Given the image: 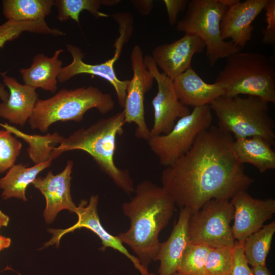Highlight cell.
I'll return each mask as SVG.
<instances>
[{
    "mask_svg": "<svg viewBox=\"0 0 275 275\" xmlns=\"http://www.w3.org/2000/svg\"><path fill=\"white\" fill-rule=\"evenodd\" d=\"M235 139L212 125L201 132L193 146L161 175L162 187L181 209L191 213L212 199L230 200L246 190L253 179L235 153Z\"/></svg>",
    "mask_w": 275,
    "mask_h": 275,
    "instance_id": "1",
    "label": "cell"
},
{
    "mask_svg": "<svg viewBox=\"0 0 275 275\" xmlns=\"http://www.w3.org/2000/svg\"><path fill=\"white\" fill-rule=\"evenodd\" d=\"M134 192L133 197L122 206L123 213L130 221L129 228L117 236L148 269L159 249V234L168 225L176 205L162 186L149 180L141 182Z\"/></svg>",
    "mask_w": 275,
    "mask_h": 275,
    "instance_id": "2",
    "label": "cell"
},
{
    "mask_svg": "<svg viewBox=\"0 0 275 275\" xmlns=\"http://www.w3.org/2000/svg\"><path fill=\"white\" fill-rule=\"evenodd\" d=\"M126 123L123 111L107 118L101 119L87 128H80L64 138L51 154L52 160L70 150H82L89 154L100 169L124 193L134 191L129 171L121 169L115 163L114 154L117 136L123 133Z\"/></svg>",
    "mask_w": 275,
    "mask_h": 275,
    "instance_id": "3",
    "label": "cell"
},
{
    "mask_svg": "<svg viewBox=\"0 0 275 275\" xmlns=\"http://www.w3.org/2000/svg\"><path fill=\"white\" fill-rule=\"evenodd\" d=\"M215 82L223 88V96H254L275 103L274 66L261 53L240 51L229 56Z\"/></svg>",
    "mask_w": 275,
    "mask_h": 275,
    "instance_id": "4",
    "label": "cell"
},
{
    "mask_svg": "<svg viewBox=\"0 0 275 275\" xmlns=\"http://www.w3.org/2000/svg\"><path fill=\"white\" fill-rule=\"evenodd\" d=\"M115 106L111 94L104 93L97 87L64 89L50 98L38 99L28 122L32 130L44 133L57 122H79L90 109L96 108L104 115L112 111Z\"/></svg>",
    "mask_w": 275,
    "mask_h": 275,
    "instance_id": "5",
    "label": "cell"
},
{
    "mask_svg": "<svg viewBox=\"0 0 275 275\" xmlns=\"http://www.w3.org/2000/svg\"><path fill=\"white\" fill-rule=\"evenodd\" d=\"M268 102L254 96H220L209 105L217 117L218 127L235 139L261 137L274 144L275 123Z\"/></svg>",
    "mask_w": 275,
    "mask_h": 275,
    "instance_id": "6",
    "label": "cell"
},
{
    "mask_svg": "<svg viewBox=\"0 0 275 275\" xmlns=\"http://www.w3.org/2000/svg\"><path fill=\"white\" fill-rule=\"evenodd\" d=\"M227 9L222 0L188 1L184 16L176 23L177 31L195 35L202 40L211 66L241 50L231 41L222 38L221 22Z\"/></svg>",
    "mask_w": 275,
    "mask_h": 275,
    "instance_id": "7",
    "label": "cell"
},
{
    "mask_svg": "<svg viewBox=\"0 0 275 275\" xmlns=\"http://www.w3.org/2000/svg\"><path fill=\"white\" fill-rule=\"evenodd\" d=\"M212 111L209 105L196 107L175 123L168 133L150 136L147 143L161 165L172 166L187 152L199 134L212 126Z\"/></svg>",
    "mask_w": 275,
    "mask_h": 275,
    "instance_id": "8",
    "label": "cell"
},
{
    "mask_svg": "<svg viewBox=\"0 0 275 275\" xmlns=\"http://www.w3.org/2000/svg\"><path fill=\"white\" fill-rule=\"evenodd\" d=\"M234 208L229 200L212 199L196 212L191 213L188 222L189 243L210 248L233 247L235 240L231 222Z\"/></svg>",
    "mask_w": 275,
    "mask_h": 275,
    "instance_id": "9",
    "label": "cell"
},
{
    "mask_svg": "<svg viewBox=\"0 0 275 275\" xmlns=\"http://www.w3.org/2000/svg\"><path fill=\"white\" fill-rule=\"evenodd\" d=\"M133 76L126 89L124 107L126 123H134L136 125L135 136L136 138L147 141L150 136L145 117V95L152 87L154 77L146 68L141 47L135 45L130 54Z\"/></svg>",
    "mask_w": 275,
    "mask_h": 275,
    "instance_id": "10",
    "label": "cell"
},
{
    "mask_svg": "<svg viewBox=\"0 0 275 275\" xmlns=\"http://www.w3.org/2000/svg\"><path fill=\"white\" fill-rule=\"evenodd\" d=\"M144 61L146 68L156 80L158 89L152 100L154 119L150 136L165 134L172 130L177 119L188 115L190 111L187 106L180 102L173 80L159 72L152 57L145 56Z\"/></svg>",
    "mask_w": 275,
    "mask_h": 275,
    "instance_id": "11",
    "label": "cell"
},
{
    "mask_svg": "<svg viewBox=\"0 0 275 275\" xmlns=\"http://www.w3.org/2000/svg\"><path fill=\"white\" fill-rule=\"evenodd\" d=\"M98 201V195L92 196L88 203L86 200H82L79 205L77 206L75 212L78 216L77 222L67 229H48V231L52 234V236L48 242L45 243L43 248L54 244L58 246L61 238L65 234L73 232L77 229L85 228L90 230L98 236L102 244L101 249L105 250L107 248H111L117 250L131 261L141 274L149 272L148 269L142 266L138 258L128 251L117 236L111 234L103 227L97 212Z\"/></svg>",
    "mask_w": 275,
    "mask_h": 275,
    "instance_id": "12",
    "label": "cell"
},
{
    "mask_svg": "<svg viewBox=\"0 0 275 275\" xmlns=\"http://www.w3.org/2000/svg\"><path fill=\"white\" fill-rule=\"evenodd\" d=\"M230 201L234 208L232 233L239 242L261 229L275 213L274 199L254 198L246 191L238 193Z\"/></svg>",
    "mask_w": 275,
    "mask_h": 275,
    "instance_id": "13",
    "label": "cell"
},
{
    "mask_svg": "<svg viewBox=\"0 0 275 275\" xmlns=\"http://www.w3.org/2000/svg\"><path fill=\"white\" fill-rule=\"evenodd\" d=\"M73 162L68 160L64 169L54 175L51 170L44 177H37L32 182L44 196L46 207L43 216L48 224H51L62 210L75 213L77 206L72 201L71 193V173Z\"/></svg>",
    "mask_w": 275,
    "mask_h": 275,
    "instance_id": "14",
    "label": "cell"
},
{
    "mask_svg": "<svg viewBox=\"0 0 275 275\" xmlns=\"http://www.w3.org/2000/svg\"><path fill=\"white\" fill-rule=\"evenodd\" d=\"M66 47L72 57V62L62 67L58 76V81L64 82L80 74H90L99 76L112 85L116 91L119 105L124 108L129 80L119 79L114 70V64L119 59L123 48L115 46L113 58L102 63L90 64L83 61L85 54L78 47L70 44H67Z\"/></svg>",
    "mask_w": 275,
    "mask_h": 275,
    "instance_id": "15",
    "label": "cell"
},
{
    "mask_svg": "<svg viewBox=\"0 0 275 275\" xmlns=\"http://www.w3.org/2000/svg\"><path fill=\"white\" fill-rule=\"evenodd\" d=\"M205 48L198 36L184 34L181 38L170 43L156 46L152 58L163 73L173 80L191 66L193 56L202 52Z\"/></svg>",
    "mask_w": 275,
    "mask_h": 275,
    "instance_id": "16",
    "label": "cell"
},
{
    "mask_svg": "<svg viewBox=\"0 0 275 275\" xmlns=\"http://www.w3.org/2000/svg\"><path fill=\"white\" fill-rule=\"evenodd\" d=\"M267 0H238L229 6L221 22L222 38L230 39L235 45L244 48L254 30L252 23L264 10Z\"/></svg>",
    "mask_w": 275,
    "mask_h": 275,
    "instance_id": "17",
    "label": "cell"
},
{
    "mask_svg": "<svg viewBox=\"0 0 275 275\" xmlns=\"http://www.w3.org/2000/svg\"><path fill=\"white\" fill-rule=\"evenodd\" d=\"M6 73L1 74L5 86L9 90V97L6 101L0 103V117L23 127L33 113L38 94L35 89L20 84Z\"/></svg>",
    "mask_w": 275,
    "mask_h": 275,
    "instance_id": "18",
    "label": "cell"
},
{
    "mask_svg": "<svg viewBox=\"0 0 275 275\" xmlns=\"http://www.w3.org/2000/svg\"><path fill=\"white\" fill-rule=\"evenodd\" d=\"M173 86L180 102L194 107L210 105L224 94L222 86L217 83L204 81L190 67L173 80Z\"/></svg>",
    "mask_w": 275,
    "mask_h": 275,
    "instance_id": "19",
    "label": "cell"
},
{
    "mask_svg": "<svg viewBox=\"0 0 275 275\" xmlns=\"http://www.w3.org/2000/svg\"><path fill=\"white\" fill-rule=\"evenodd\" d=\"M191 212L181 209L178 219L169 238L160 243L155 261H159V275H172L177 272L185 250L189 244L188 222Z\"/></svg>",
    "mask_w": 275,
    "mask_h": 275,
    "instance_id": "20",
    "label": "cell"
},
{
    "mask_svg": "<svg viewBox=\"0 0 275 275\" xmlns=\"http://www.w3.org/2000/svg\"><path fill=\"white\" fill-rule=\"evenodd\" d=\"M64 51L56 50L51 57L43 53L36 55L31 66L19 70L24 84L36 89L55 93L57 90L58 76L62 68L60 54Z\"/></svg>",
    "mask_w": 275,
    "mask_h": 275,
    "instance_id": "21",
    "label": "cell"
},
{
    "mask_svg": "<svg viewBox=\"0 0 275 275\" xmlns=\"http://www.w3.org/2000/svg\"><path fill=\"white\" fill-rule=\"evenodd\" d=\"M270 144L259 136L235 139L233 148L239 162L250 163L260 173L275 169V152Z\"/></svg>",
    "mask_w": 275,
    "mask_h": 275,
    "instance_id": "22",
    "label": "cell"
},
{
    "mask_svg": "<svg viewBox=\"0 0 275 275\" xmlns=\"http://www.w3.org/2000/svg\"><path fill=\"white\" fill-rule=\"evenodd\" d=\"M52 160L27 167L22 164H14L8 170L6 175L0 179V189L3 190L2 198L8 200L15 198L26 201L25 191L41 171L49 167Z\"/></svg>",
    "mask_w": 275,
    "mask_h": 275,
    "instance_id": "23",
    "label": "cell"
},
{
    "mask_svg": "<svg viewBox=\"0 0 275 275\" xmlns=\"http://www.w3.org/2000/svg\"><path fill=\"white\" fill-rule=\"evenodd\" d=\"M53 6V0H4L3 11L8 20L34 21L45 19Z\"/></svg>",
    "mask_w": 275,
    "mask_h": 275,
    "instance_id": "24",
    "label": "cell"
},
{
    "mask_svg": "<svg viewBox=\"0 0 275 275\" xmlns=\"http://www.w3.org/2000/svg\"><path fill=\"white\" fill-rule=\"evenodd\" d=\"M275 233V221L264 225L250 235L243 242V249L245 259L252 267L265 266L273 236Z\"/></svg>",
    "mask_w": 275,
    "mask_h": 275,
    "instance_id": "25",
    "label": "cell"
},
{
    "mask_svg": "<svg viewBox=\"0 0 275 275\" xmlns=\"http://www.w3.org/2000/svg\"><path fill=\"white\" fill-rule=\"evenodd\" d=\"M24 31L36 33L62 36L63 33L57 29L50 28L45 19L34 21H15L8 20L0 25V48L5 43L17 38ZM9 93L5 89V85L0 83V99L2 102L6 101Z\"/></svg>",
    "mask_w": 275,
    "mask_h": 275,
    "instance_id": "26",
    "label": "cell"
},
{
    "mask_svg": "<svg viewBox=\"0 0 275 275\" xmlns=\"http://www.w3.org/2000/svg\"><path fill=\"white\" fill-rule=\"evenodd\" d=\"M103 0H56L57 7V18L61 22L69 19L79 24V15L83 11H87L96 18L108 17L110 15L99 11Z\"/></svg>",
    "mask_w": 275,
    "mask_h": 275,
    "instance_id": "27",
    "label": "cell"
},
{
    "mask_svg": "<svg viewBox=\"0 0 275 275\" xmlns=\"http://www.w3.org/2000/svg\"><path fill=\"white\" fill-rule=\"evenodd\" d=\"M210 248L205 245L189 243L177 271L184 275H207L205 264Z\"/></svg>",
    "mask_w": 275,
    "mask_h": 275,
    "instance_id": "28",
    "label": "cell"
},
{
    "mask_svg": "<svg viewBox=\"0 0 275 275\" xmlns=\"http://www.w3.org/2000/svg\"><path fill=\"white\" fill-rule=\"evenodd\" d=\"M234 248H211L207 256V275H228L233 264Z\"/></svg>",
    "mask_w": 275,
    "mask_h": 275,
    "instance_id": "29",
    "label": "cell"
},
{
    "mask_svg": "<svg viewBox=\"0 0 275 275\" xmlns=\"http://www.w3.org/2000/svg\"><path fill=\"white\" fill-rule=\"evenodd\" d=\"M22 148L21 143L11 131L0 129V174L15 164Z\"/></svg>",
    "mask_w": 275,
    "mask_h": 275,
    "instance_id": "30",
    "label": "cell"
},
{
    "mask_svg": "<svg viewBox=\"0 0 275 275\" xmlns=\"http://www.w3.org/2000/svg\"><path fill=\"white\" fill-rule=\"evenodd\" d=\"M266 26L261 31L262 42L266 45L275 44V0H267L264 7Z\"/></svg>",
    "mask_w": 275,
    "mask_h": 275,
    "instance_id": "31",
    "label": "cell"
},
{
    "mask_svg": "<svg viewBox=\"0 0 275 275\" xmlns=\"http://www.w3.org/2000/svg\"><path fill=\"white\" fill-rule=\"evenodd\" d=\"M243 243L235 241L233 264L228 275H253L244 257Z\"/></svg>",
    "mask_w": 275,
    "mask_h": 275,
    "instance_id": "32",
    "label": "cell"
},
{
    "mask_svg": "<svg viewBox=\"0 0 275 275\" xmlns=\"http://www.w3.org/2000/svg\"><path fill=\"white\" fill-rule=\"evenodd\" d=\"M188 0H163L167 13L168 21L172 26L176 24L179 13L187 7Z\"/></svg>",
    "mask_w": 275,
    "mask_h": 275,
    "instance_id": "33",
    "label": "cell"
},
{
    "mask_svg": "<svg viewBox=\"0 0 275 275\" xmlns=\"http://www.w3.org/2000/svg\"><path fill=\"white\" fill-rule=\"evenodd\" d=\"M131 3L143 16L148 15L151 12L154 4L152 0H132Z\"/></svg>",
    "mask_w": 275,
    "mask_h": 275,
    "instance_id": "34",
    "label": "cell"
},
{
    "mask_svg": "<svg viewBox=\"0 0 275 275\" xmlns=\"http://www.w3.org/2000/svg\"><path fill=\"white\" fill-rule=\"evenodd\" d=\"M253 275H272L265 266H256L251 268Z\"/></svg>",
    "mask_w": 275,
    "mask_h": 275,
    "instance_id": "35",
    "label": "cell"
},
{
    "mask_svg": "<svg viewBox=\"0 0 275 275\" xmlns=\"http://www.w3.org/2000/svg\"><path fill=\"white\" fill-rule=\"evenodd\" d=\"M9 220V216L0 210V229L3 227L7 226Z\"/></svg>",
    "mask_w": 275,
    "mask_h": 275,
    "instance_id": "36",
    "label": "cell"
},
{
    "mask_svg": "<svg viewBox=\"0 0 275 275\" xmlns=\"http://www.w3.org/2000/svg\"><path fill=\"white\" fill-rule=\"evenodd\" d=\"M141 275H155V274L153 273L148 272L146 273L142 274Z\"/></svg>",
    "mask_w": 275,
    "mask_h": 275,
    "instance_id": "37",
    "label": "cell"
},
{
    "mask_svg": "<svg viewBox=\"0 0 275 275\" xmlns=\"http://www.w3.org/2000/svg\"><path fill=\"white\" fill-rule=\"evenodd\" d=\"M0 126H1L2 127H4V128H6L7 127V124L5 123V124H2V123H0Z\"/></svg>",
    "mask_w": 275,
    "mask_h": 275,
    "instance_id": "38",
    "label": "cell"
},
{
    "mask_svg": "<svg viewBox=\"0 0 275 275\" xmlns=\"http://www.w3.org/2000/svg\"><path fill=\"white\" fill-rule=\"evenodd\" d=\"M172 275H184L183 274H181V273H179L178 272H175V273H174L173 274H172Z\"/></svg>",
    "mask_w": 275,
    "mask_h": 275,
    "instance_id": "39",
    "label": "cell"
}]
</instances>
